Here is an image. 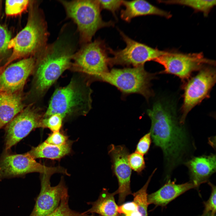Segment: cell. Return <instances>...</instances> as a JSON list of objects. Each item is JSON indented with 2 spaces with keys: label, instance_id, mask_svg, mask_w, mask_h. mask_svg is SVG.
I'll use <instances>...</instances> for the list:
<instances>
[{
  "label": "cell",
  "instance_id": "6da1fadb",
  "mask_svg": "<svg viewBox=\"0 0 216 216\" xmlns=\"http://www.w3.org/2000/svg\"><path fill=\"white\" fill-rule=\"evenodd\" d=\"M147 113L151 121L152 139L155 145L162 150L166 169L170 172L183 161L189 151L187 132L170 109L160 101L155 103Z\"/></svg>",
  "mask_w": 216,
  "mask_h": 216
},
{
  "label": "cell",
  "instance_id": "7a4b0ae2",
  "mask_svg": "<svg viewBox=\"0 0 216 216\" xmlns=\"http://www.w3.org/2000/svg\"><path fill=\"white\" fill-rule=\"evenodd\" d=\"M74 52L72 46L60 38L40 51L34 69V88L38 96H43L64 72L70 68Z\"/></svg>",
  "mask_w": 216,
  "mask_h": 216
},
{
  "label": "cell",
  "instance_id": "3957f363",
  "mask_svg": "<svg viewBox=\"0 0 216 216\" xmlns=\"http://www.w3.org/2000/svg\"><path fill=\"white\" fill-rule=\"evenodd\" d=\"M92 92L89 82L83 75L74 76L67 86L55 90L43 117L55 113L64 118L86 115L92 108Z\"/></svg>",
  "mask_w": 216,
  "mask_h": 216
},
{
  "label": "cell",
  "instance_id": "277c9868",
  "mask_svg": "<svg viewBox=\"0 0 216 216\" xmlns=\"http://www.w3.org/2000/svg\"><path fill=\"white\" fill-rule=\"evenodd\" d=\"M47 28L42 13L32 10L25 27L10 41L8 48L13 52L3 68L16 59L40 52L47 45Z\"/></svg>",
  "mask_w": 216,
  "mask_h": 216
},
{
  "label": "cell",
  "instance_id": "5b68a950",
  "mask_svg": "<svg viewBox=\"0 0 216 216\" xmlns=\"http://www.w3.org/2000/svg\"><path fill=\"white\" fill-rule=\"evenodd\" d=\"M65 10L67 16L76 25L80 43L91 42L97 31L102 28L113 26L112 21L102 19L98 0H59Z\"/></svg>",
  "mask_w": 216,
  "mask_h": 216
},
{
  "label": "cell",
  "instance_id": "8992f818",
  "mask_svg": "<svg viewBox=\"0 0 216 216\" xmlns=\"http://www.w3.org/2000/svg\"><path fill=\"white\" fill-rule=\"evenodd\" d=\"M154 75L147 72L144 65L133 68H113L97 78L117 87L125 94H140L148 99L153 94L151 81Z\"/></svg>",
  "mask_w": 216,
  "mask_h": 216
},
{
  "label": "cell",
  "instance_id": "52a82bcc",
  "mask_svg": "<svg viewBox=\"0 0 216 216\" xmlns=\"http://www.w3.org/2000/svg\"><path fill=\"white\" fill-rule=\"evenodd\" d=\"M107 48L99 39L84 44L74 53L70 69L97 78L109 71Z\"/></svg>",
  "mask_w": 216,
  "mask_h": 216
},
{
  "label": "cell",
  "instance_id": "ba28073f",
  "mask_svg": "<svg viewBox=\"0 0 216 216\" xmlns=\"http://www.w3.org/2000/svg\"><path fill=\"white\" fill-rule=\"evenodd\" d=\"M34 172L52 175L57 173L68 175L65 168L60 166H45L37 162L27 153L14 154L10 151H4L0 158V181L6 178L22 177Z\"/></svg>",
  "mask_w": 216,
  "mask_h": 216
},
{
  "label": "cell",
  "instance_id": "9c48e42d",
  "mask_svg": "<svg viewBox=\"0 0 216 216\" xmlns=\"http://www.w3.org/2000/svg\"><path fill=\"white\" fill-rule=\"evenodd\" d=\"M120 33L126 44L122 50H114L108 48V50L113 57H109V64L132 65L134 67L144 65L148 61H154L159 57L166 54L169 52L154 48L130 38L123 32Z\"/></svg>",
  "mask_w": 216,
  "mask_h": 216
},
{
  "label": "cell",
  "instance_id": "30bf717a",
  "mask_svg": "<svg viewBox=\"0 0 216 216\" xmlns=\"http://www.w3.org/2000/svg\"><path fill=\"white\" fill-rule=\"evenodd\" d=\"M215 82V69L209 66L203 67L196 75L188 80L184 87L181 124L184 123L188 114L194 106L209 97Z\"/></svg>",
  "mask_w": 216,
  "mask_h": 216
},
{
  "label": "cell",
  "instance_id": "8fae6325",
  "mask_svg": "<svg viewBox=\"0 0 216 216\" xmlns=\"http://www.w3.org/2000/svg\"><path fill=\"white\" fill-rule=\"evenodd\" d=\"M154 61L164 67L160 73L173 74L183 80H188L193 72L200 70L204 65L215 64L214 61L205 58L201 52L186 54L169 52Z\"/></svg>",
  "mask_w": 216,
  "mask_h": 216
},
{
  "label": "cell",
  "instance_id": "7c38bea8",
  "mask_svg": "<svg viewBox=\"0 0 216 216\" xmlns=\"http://www.w3.org/2000/svg\"><path fill=\"white\" fill-rule=\"evenodd\" d=\"M44 115L31 104L14 117L5 127L4 151H10L33 130L42 128Z\"/></svg>",
  "mask_w": 216,
  "mask_h": 216
},
{
  "label": "cell",
  "instance_id": "4fadbf2b",
  "mask_svg": "<svg viewBox=\"0 0 216 216\" xmlns=\"http://www.w3.org/2000/svg\"><path fill=\"white\" fill-rule=\"evenodd\" d=\"M108 154L113 173L118 182V188L115 192L118 195V204L120 205L124 203L127 196L132 194L130 186L132 170L128 161L129 152L124 145L112 144L109 147Z\"/></svg>",
  "mask_w": 216,
  "mask_h": 216
},
{
  "label": "cell",
  "instance_id": "5bb4252c",
  "mask_svg": "<svg viewBox=\"0 0 216 216\" xmlns=\"http://www.w3.org/2000/svg\"><path fill=\"white\" fill-rule=\"evenodd\" d=\"M41 175L40 191L29 216H46L51 213L58 207L63 197L68 194L62 178L57 185L52 187L50 182L52 175Z\"/></svg>",
  "mask_w": 216,
  "mask_h": 216
},
{
  "label": "cell",
  "instance_id": "9a60e30c",
  "mask_svg": "<svg viewBox=\"0 0 216 216\" xmlns=\"http://www.w3.org/2000/svg\"><path fill=\"white\" fill-rule=\"evenodd\" d=\"M36 60L32 56L12 64L4 69L0 76V92L14 93L22 89L34 70Z\"/></svg>",
  "mask_w": 216,
  "mask_h": 216
},
{
  "label": "cell",
  "instance_id": "2e32d148",
  "mask_svg": "<svg viewBox=\"0 0 216 216\" xmlns=\"http://www.w3.org/2000/svg\"><path fill=\"white\" fill-rule=\"evenodd\" d=\"M188 168L190 182L197 188L201 184L208 182L209 178L216 171V155L194 157L185 163Z\"/></svg>",
  "mask_w": 216,
  "mask_h": 216
},
{
  "label": "cell",
  "instance_id": "e0dca14e",
  "mask_svg": "<svg viewBox=\"0 0 216 216\" xmlns=\"http://www.w3.org/2000/svg\"><path fill=\"white\" fill-rule=\"evenodd\" d=\"M196 186L190 182L178 184L176 180H169L160 189L155 192L148 194L147 200L149 204L164 207L170 202L188 190Z\"/></svg>",
  "mask_w": 216,
  "mask_h": 216
},
{
  "label": "cell",
  "instance_id": "ac0fdd59",
  "mask_svg": "<svg viewBox=\"0 0 216 216\" xmlns=\"http://www.w3.org/2000/svg\"><path fill=\"white\" fill-rule=\"evenodd\" d=\"M125 9L121 12L122 19L127 22L136 17L147 15H155L170 18L172 15L169 12L161 9L148 2L143 0L123 1Z\"/></svg>",
  "mask_w": 216,
  "mask_h": 216
},
{
  "label": "cell",
  "instance_id": "d6986e66",
  "mask_svg": "<svg viewBox=\"0 0 216 216\" xmlns=\"http://www.w3.org/2000/svg\"><path fill=\"white\" fill-rule=\"evenodd\" d=\"M156 170H154L144 186L137 191L132 194L133 201L124 203L118 206V216H148L147 200V189L152 178Z\"/></svg>",
  "mask_w": 216,
  "mask_h": 216
},
{
  "label": "cell",
  "instance_id": "ffe728a7",
  "mask_svg": "<svg viewBox=\"0 0 216 216\" xmlns=\"http://www.w3.org/2000/svg\"><path fill=\"white\" fill-rule=\"evenodd\" d=\"M24 106L22 97L18 93L0 92V129L21 112Z\"/></svg>",
  "mask_w": 216,
  "mask_h": 216
},
{
  "label": "cell",
  "instance_id": "44dd1931",
  "mask_svg": "<svg viewBox=\"0 0 216 216\" xmlns=\"http://www.w3.org/2000/svg\"><path fill=\"white\" fill-rule=\"evenodd\" d=\"M72 142L68 141L62 146H56L45 141L38 146L32 147L26 152L34 159L45 158L52 160L60 159L69 154L71 151Z\"/></svg>",
  "mask_w": 216,
  "mask_h": 216
},
{
  "label": "cell",
  "instance_id": "7402d4cb",
  "mask_svg": "<svg viewBox=\"0 0 216 216\" xmlns=\"http://www.w3.org/2000/svg\"><path fill=\"white\" fill-rule=\"evenodd\" d=\"M114 192L110 193L106 188H103L98 199L91 203L92 207L85 212L87 214L95 213L101 216H118V206L116 202Z\"/></svg>",
  "mask_w": 216,
  "mask_h": 216
},
{
  "label": "cell",
  "instance_id": "603a6c76",
  "mask_svg": "<svg viewBox=\"0 0 216 216\" xmlns=\"http://www.w3.org/2000/svg\"><path fill=\"white\" fill-rule=\"evenodd\" d=\"M158 2L166 4H176L189 7L195 11L202 13L205 16L208 15L216 4L215 0H160Z\"/></svg>",
  "mask_w": 216,
  "mask_h": 216
},
{
  "label": "cell",
  "instance_id": "cb8c5ba5",
  "mask_svg": "<svg viewBox=\"0 0 216 216\" xmlns=\"http://www.w3.org/2000/svg\"><path fill=\"white\" fill-rule=\"evenodd\" d=\"M68 194L62 199L58 207L53 212L46 216H86L85 212L80 213L70 208L68 204Z\"/></svg>",
  "mask_w": 216,
  "mask_h": 216
},
{
  "label": "cell",
  "instance_id": "d4e9b609",
  "mask_svg": "<svg viewBox=\"0 0 216 216\" xmlns=\"http://www.w3.org/2000/svg\"><path fill=\"white\" fill-rule=\"evenodd\" d=\"M29 3L28 0H6L5 3V13L9 16L19 15L26 10Z\"/></svg>",
  "mask_w": 216,
  "mask_h": 216
},
{
  "label": "cell",
  "instance_id": "484cf974",
  "mask_svg": "<svg viewBox=\"0 0 216 216\" xmlns=\"http://www.w3.org/2000/svg\"><path fill=\"white\" fill-rule=\"evenodd\" d=\"M60 114L55 113L44 117L42 121V128H48L52 132L59 131L61 129L64 119Z\"/></svg>",
  "mask_w": 216,
  "mask_h": 216
},
{
  "label": "cell",
  "instance_id": "4316f807",
  "mask_svg": "<svg viewBox=\"0 0 216 216\" xmlns=\"http://www.w3.org/2000/svg\"><path fill=\"white\" fill-rule=\"evenodd\" d=\"M128 161L131 169L138 173H141L145 168L143 155L136 152L128 155Z\"/></svg>",
  "mask_w": 216,
  "mask_h": 216
},
{
  "label": "cell",
  "instance_id": "83f0119b",
  "mask_svg": "<svg viewBox=\"0 0 216 216\" xmlns=\"http://www.w3.org/2000/svg\"><path fill=\"white\" fill-rule=\"evenodd\" d=\"M208 184L211 188V192L210 196L207 201L204 202L203 214L210 213L215 214L216 213V186L210 182Z\"/></svg>",
  "mask_w": 216,
  "mask_h": 216
},
{
  "label": "cell",
  "instance_id": "f1b7e54d",
  "mask_svg": "<svg viewBox=\"0 0 216 216\" xmlns=\"http://www.w3.org/2000/svg\"><path fill=\"white\" fill-rule=\"evenodd\" d=\"M11 40L9 31L0 24V56L4 55L9 50L8 46Z\"/></svg>",
  "mask_w": 216,
  "mask_h": 216
},
{
  "label": "cell",
  "instance_id": "f546056e",
  "mask_svg": "<svg viewBox=\"0 0 216 216\" xmlns=\"http://www.w3.org/2000/svg\"><path fill=\"white\" fill-rule=\"evenodd\" d=\"M152 137L149 131L142 136L137 143L135 151L142 155L146 154L149 149Z\"/></svg>",
  "mask_w": 216,
  "mask_h": 216
},
{
  "label": "cell",
  "instance_id": "4dcf8cb0",
  "mask_svg": "<svg viewBox=\"0 0 216 216\" xmlns=\"http://www.w3.org/2000/svg\"><path fill=\"white\" fill-rule=\"evenodd\" d=\"M68 137L59 131L50 134L45 141L47 143L56 146H62L68 142Z\"/></svg>",
  "mask_w": 216,
  "mask_h": 216
},
{
  "label": "cell",
  "instance_id": "1f68e13d",
  "mask_svg": "<svg viewBox=\"0 0 216 216\" xmlns=\"http://www.w3.org/2000/svg\"><path fill=\"white\" fill-rule=\"evenodd\" d=\"M101 9L107 10L116 15V12L122 5V0H98Z\"/></svg>",
  "mask_w": 216,
  "mask_h": 216
},
{
  "label": "cell",
  "instance_id": "d6a6232c",
  "mask_svg": "<svg viewBox=\"0 0 216 216\" xmlns=\"http://www.w3.org/2000/svg\"><path fill=\"white\" fill-rule=\"evenodd\" d=\"M201 216H216L215 214H212L210 213L203 214Z\"/></svg>",
  "mask_w": 216,
  "mask_h": 216
},
{
  "label": "cell",
  "instance_id": "836d02e7",
  "mask_svg": "<svg viewBox=\"0 0 216 216\" xmlns=\"http://www.w3.org/2000/svg\"><path fill=\"white\" fill-rule=\"evenodd\" d=\"M4 70L3 67H0V76Z\"/></svg>",
  "mask_w": 216,
  "mask_h": 216
},
{
  "label": "cell",
  "instance_id": "e575fe53",
  "mask_svg": "<svg viewBox=\"0 0 216 216\" xmlns=\"http://www.w3.org/2000/svg\"></svg>",
  "mask_w": 216,
  "mask_h": 216
}]
</instances>
